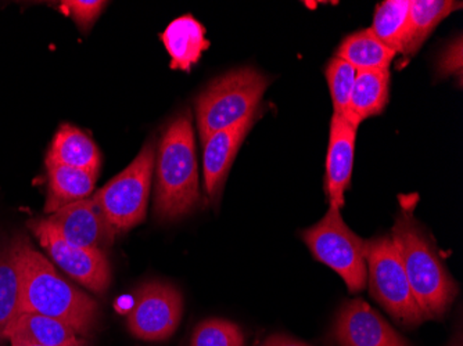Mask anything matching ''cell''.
Here are the masks:
<instances>
[{"instance_id":"obj_1","label":"cell","mask_w":463,"mask_h":346,"mask_svg":"<svg viewBox=\"0 0 463 346\" xmlns=\"http://www.w3.org/2000/svg\"><path fill=\"white\" fill-rule=\"evenodd\" d=\"M14 244L21 272L20 314L53 317L80 337L90 335L98 324V302L67 283L27 237H15Z\"/></svg>"},{"instance_id":"obj_2","label":"cell","mask_w":463,"mask_h":346,"mask_svg":"<svg viewBox=\"0 0 463 346\" xmlns=\"http://www.w3.org/2000/svg\"><path fill=\"white\" fill-rule=\"evenodd\" d=\"M412 201L395 218L392 240L402 257L413 298L425 320L446 316L458 295V285L441 261L430 237L413 216Z\"/></svg>"},{"instance_id":"obj_3","label":"cell","mask_w":463,"mask_h":346,"mask_svg":"<svg viewBox=\"0 0 463 346\" xmlns=\"http://www.w3.org/2000/svg\"><path fill=\"white\" fill-rule=\"evenodd\" d=\"M202 200L191 111L166 125L156 163L155 215L178 220L196 210Z\"/></svg>"},{"instance_id":"obj_4","label":"cell","mask_w":463,"mask_h":346,"mask_svg":"<svg viewBox=\"0 0 463 346\" xmlns=\"http://www.w3.org/2000/svg\"><path fill=\"white\" fill-rule=\"evenodd\" d=\"M268 85L269 79L250 67L213 80L196 98L197 127L202 142L256 114Z\"/></svg>"},{"instance_id":"obj_5","label":"cell","mask_w":463,"mask_h":346,"mask_svg":"<svg viewBox=\"0 0 463 346\" xmlns=\"http://www.w3.org/2000/svg\"><path fill=\"white\" fill-rule=\"evenodd\" d=\"M301 238L317 261L335 270L345 280L351 294L365 290L368 285L365 240L348 228L339 208L330 205L318 223L301 231Z\"/></svg>"},{"instance_id":"obj_6","label":"cell","mask_w":463,"mask_h":346,"mask_svg":"<svg viewBox=\"0 0 463 346\" xmlns=\"http://www.w3.org/2000/svg\"><path fill=\"white\" fill-rule=\"evenodd\" d=\"M365 246L369 291L374 301L402 326L416 327L425 322L392 236L373 237Z\"/></svg>"},{"instance_id":"obj_7","label":"cell","mask_w":463,"mask_h":346,"mask_svg":"<svg viewBox=\"0 0 463 346\" xmlns=\"http://www.w3.org/2000/svg\"><path fill=\"white\" fill-rule=\"evenodd\" d=\"M155 158V145L146 143L131 165L92 196L118 234L131 230L146 220Z\"/></svg>"},{"instance_id":"obj_8","label":"cell","mask_w":463,"mask_h":346,"mask_svg":"<svg viewBox=\"0 0 463 346\" xmlns=\"http://www.w3.org/2000/svg\"><path fill=\"white\" fill-rule=\"evenodd\" d=\"M27 226L60 269L93 293L106 294L111 283L110 262L106 252L72 246L45 218L28 220Z\"/></svg>"},{"instance_id":"obj_9","label":"cell","mask_w":463,"mask_h":346,"mask_svg":"<svg viewBox=\"0 0 463 346\" xmlns=\"http://www.w3.org/2000/svg\"><path fill=\"white\" fill-rule=\"evenodd\" d=\"M184 313V298L173 285L149 281L135 291L127 323L135 338L165 341L173 337Z\"/></svg>"},{"instance_id":"obj_10","label":"cell","mask_w":463,"mask_h":346,"mask_svg":"<svg viewBox=\"0 0 463 346\" xmlns=\"http://www.w3.org/2000/svg\"><path fill=\"white\" fill-rule=\"evenodd\" d=\"M332 340L339 346H411L363 299L345 302L340 308Z\"/></svg>"},{"instance_id":"obj_11","label":"cell","mask_w":463,"mask_h":346,"mask_svg":"<svg viewBox=\"0 0 463 346\" xmlns=\"http://www.w3.org/2000/svg\"><path fill=\"white\" fill-rule=\"evenodd\" d=\"M45 220L72 246L96 251L106 252L118 234L92 197L67 205Z\"/></svg>"},{"instance_id":"obj_12","label":"cell","mask_w":463,"mask_h":346,"mask_svg":"<svg viewBox=\"0 0 463 346\" xmlns=\"http://www.w3.org/2000/svg\"><path fill=\"white\" fill-rule=\"evenodd\" d=\"M259 113L239 122L235 126L228 127L208 137L203 153V173L207 196L213 202H217L222 192L226 176L231 171L239 148L251 131Z\"/></svg>"},{"instance_id":"obj_13","label":"cell","mask_w":463,"mask_h":346,"mask_svg":"<svg viewBox=\"0 0 463 346\" xmlns=\"http://www.w3.org/2000/svg\"><path fill=\"white\" fill-rule=\"evenodd\" d=\"M356 131L358 127L351 125L347 119L333 114L330 121L325 192L329 204L339 210L345 207V192L350 187L353 175Z\"/></svg>"},{"instance_id":"obj_14","label":"cell","mask_w":463,"mask_h":346,"mask_svg":"<svg viewBox=\"0 0 463 346\" xmlns=\"http://www.w3.org/2000/svg\"><path fill=\"white\" fill-rule=\"evenodd\" d=\"M7 342L39 346H88L71 326L43 314L23 313L10 324Z\"/></svg>"},{"instance_id":"obj_15","label":"cell","mask_w":463,"mask_h":346,"mask_svg":"<svg viewBox=\"0 0 463 346\" xmlns=\"http://www.w3.org/2000/svg\"><path fill=\"white\" fill-rule=\"evenodd\" d=\"M161 41L171 56V69L184 72H191L203 51L212 46L205 39V28L191 14L174 20L164 31Z\"/></svg>"},{"instance_id":"obj_16","label":"cell","mask_w":463,"mask_h":346,"mask_svg":"<svg viewBox=\"0 0 463 346\" xmlns=\"http://www.w3.org/2000/svg\"><path fill=\"white\" fill-rule=\"evenodd\" d=\"M46 166L49 178L46 215H52L67 205L90 199L95 190L99 171L70 168L59 164H46Z\"/></svg>"},{"instance_id":"obj_17","label":"cell","mask_w":463,"mask_h":346,"mask_svg":"<svg viewBox=\"0 0 463 346\" xmlns=\"http://www.w3.org/2000/svg\"><path fill=\"white\" fill-rule=\"evenodd\" d=\"M389 70H361L356 71L353 95L347 116L351 125L358 127L361 122L383 113L390 98Z\"/></svg>"},{"instance_id":"obj_18","label":"cell","mask_w":463,"mask_h":346,"mask_svg":"<svg viewBox=\"0 0 463 346\" xmlns=\"http://www.w3.org/2000/svg\"><path fill=\"white\" fill-rule=\"evenodd\" d=\"M46 164H59L70 168L99 171L101 158L98 145L88 135L70 124L61 125L54 135L46 155Z\"/></svg>"},{"instance_id":"obj_19","label":"cell","mask_w":463,"mask_h":346,"mask_svg":"<svg viewBox=\"0 0 463 346\" xmlns=\"http://www.w3.org/2000/svg\"><path fill=\"white\" fill-rule=\"evenodd\" d=\"M21 272L14 238L0 241V346L10 324L20 316Z\"/></svg>"},{"instance_id":"obj_20","label":"cell","mask_w":463,"mask_h":346,"mask_svg":"<svg viewBox=\"0 0 463 346\" xmlns=\"http://www.w3.org/2000/svg\"><path fill=\"white\" fill-rule=\"evenodd\" d=\"M460 7L462 2L452 0H412L402 53L405 56L415 54L437 25Z\"/></svg>"},{"instance_id":"obj_21","label":"cell","mask_w":463,"mask_h":346,"mask_svg":"<svg viewBox=\"0 0 463 346\" xmlns=\"http://www.w3.org/2000/svg\"><path fill=\"white\" fill-rule=\"evenodd\" d=\"M395 51L387 48L372 33L371 28L351 33L335 51V56L345 60L356 71L361 70H389Z\"/></svg>"},{"instance_id":"obj_22","label":"cell","mask_w":463,"mask_h":346,"mask_svg":"<svg viewBox=\"0 0 463 346\" xmlns=\"http://www.w3.org/2000/svg\"><path fill=\"white\" fill-rule=\"evenodd\" d=\"M411 0H387L374 12L372 33L387 48L402 53L410 21Z\"/></svg>"},{"instance_id":"obj_23","label":"cell","mask_w":463,"mask_h":346,"mask_svg":"<svg viewBox=\"0 0 463 346\" xmlns=\"http://www.w3.org/2000/svg\"><path fill=\"white\" fill-rule=\"evenodd\" d=\"M330 96H332L333 114L345 118L348 113L356 70L339 57H333L325 69Z\"/></svg>"},{"instance_id":"obj_24","label":"cell","mask_w":463,"mask_h":346,"mask_svg":"<svg viewBox=\"0 0 463 346\" xmlns=\"http://www.w3.org/2000/svg\"><path fill=\"white\" fill-rule=\"evenodd\" d=\"M191 346H246V338L236 323L207 319L194 329Z\"/></svg>"},{"instance_id":"obj_25","label":"cell","mask_w":463,"mask_h":346,"mask_svg":"<svg viewBox=\"0 0 463 346\" xmlns=\"http://www.w3.org/2000/svg\"><path fill=\"white\" fill-rule=\"evenodd\" d=\"M108 2H83V0H78V2H62L61 12L69 17L74 18L80 30L83 33H88L92 27L93 23L98 20L100 13L103 12Z\"/></svg>"},{"instance_id":"obj_26","label":"cell","mask_w":463,"mask_h":346,"mask_svg":"<svg viewBox=\"0 0 463 346\" xmlns=\"http://www.w3.org/2000/svg\"><path fill=\"white\" fill-rule=\"evenodd\" d=\"M439 72L443 77L458 74L459 80L462 79V41L460 39H458L457 45L454 42L447 49L443 59L439 61Z\"/></svg>"},{"instance_id":"obj_27","label":"cell","mask_w":463,"mask_h":346,"mask_svg":"<svg viewBox=\"0 0 463 346\" xmlns=\"http://www.w3.org/2000/svg\"><path fill=\"white\" fill-rule=\"evenodd\" d=\"M262 346H311L308 343L301 342V341L294 340V338L286 337V335H272L268 338Z\"/></svg>"},{"instance_id":"obj_28","label":"cell","mask_w":463,"mask_h":346,"mask_svg":"<svg viewBox=\"0 0 463 346\" xmlns=\"http://www.w3.org/2000/svg\"><path fill=\"white\" fill-rule=\"evenodd\" d=\"M449 346H463L462 335H454V338H452L451 342L449 343Z\"/></svg>"},{"instance_id":"obj_29","label":"cell","mask_w":463,"mask_h":346,"mask_svg":"<svg viewBox=\"0 0 463 346\" xmlns=\"http://www.w3.org/2000/svg\"><path fill=\"white\" fill-rule=\"evenodd\" d=\"M12 346H39V345H30V343H17V345H12Z\"/></svg>"}]
</instances>
